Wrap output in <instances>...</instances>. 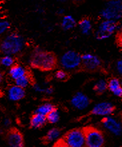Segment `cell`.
<instances>
[{"mask_svg": "<svg viewBox=\"0 0 122 147\" xmlns=\"http://www.w3.org/2000/svg\"><path fill=\"white\" fill-rule=\"evenodd\" d=\"M57 58L54 54L40 48L34 50L29 59V64L32 67L43 72L54 70L57 66Z\"/></svg>", "mask_w": 122, "mask_h": 147, "instance_id": "6da1fadb", "label": "cell"}, {"mask_svg": "<svg viewBox=\"0 0 122 147\" xmlns=\"http://www.w3.org/2000/svg\"><path fill=\"white\" fill-rule=\"evenodd\" d=\"M25 42L23 37L15 32L6 36L0 43V50L5 55H16L23 50Z\"/></svg>", "mask_w": 122, "mask_h": 147, "instance_id": "7a4b0ae2", "label": "cell"}, {"mask_svg": "<svg viewBox=\"0 0 122 147\" xmlns=\"http://www.w3.org/2000/svg\"><path fill=\"white\" fill-rule=\"evenodd\" d=\"M85 144V135L83 128H75L67 132L55 142L57 147H82Z\"/></svg>", "mask_w": 122, "mask_h": 147, "instance_id": "3957f363", "label": "cell"}, {"mask_svg": "<svg viewBox=\"0 0 122 147\" xmlns=\"http://www.w3.org/2000/svg\"><path fill=\"white\" fill-rule=\"evenodd\" d=\"M100 16L103 20L117 22L122 18L121 0H109L101 9Z\"/></svg>", "mask_w": 122, "mask_h": 147, "instance_id": "277c9868", "label": "cell"}, {"mask_svg": "<svg viewBox=\"0 0 122 147\" xmlns=\"http://www.w3.org/2000/svg\"><path fill=\"white\" fill-rule=\"evenodd\" d=\"M85 135V144L88 147H101L105 140L103 132L93 126H86L83 128Z\"/></svg>", "mask_w": 122, "mask_h": 147, "instance_id": "5b68a950", "label": "cell"}, {"mask_svg": "<svg viewBox=\"0 0 122 147\" xmlns=\"http://www.w3.org/2000/svg\"><path fill=\"white\" fill-rule=\"evenodd\" d=\"M119 26L114 20H103L99 24L95 32V38L98 40H105L110 38L118 29Z\"/></svg>", "mask_w": 122, "mask_h": 147, "instance_id": "8992f818", "label": "cell"}, {"mask_svg": "<svg viewBox=\"0 0 122 147\" xmlns=\"http://www.w3.org/2000/svg\"><path fill=\"white\" fill-rule=\"evenodd\" d=\"M60 64L66 70H76L81 65V56L76 51H68L61 57Z\"/></svg>", "mask_w": 122, "mask_h": 147, "instance_id": "52a82bcc", "label": "cell"}, {"mask_svg": "<svg viewBox=\"0 0 122 147\" xmlns=\"http://www.w3.org/2000/svg\"><path fill=\"white\" fill-rule=\"evenodd\" d=\"M103 127L113 135L119 136L122 134V124L111 116H105L101 120Z\"/></svg>", "mask_w": 122, "mask_h": 147, "instance_id": "ba28073f", "label": "cell"}, {"mask_svg": "<svg viewBox=\"0 0 122 147\" xmlns=\"http://www.w3.org/2000/svg\"><path fill=\"white\" fill-rule=\"evenodd\" d=\"M81 64L88 71H95L100 68L101 61L95 55L86 53L81 55Z\"/></svg>", "mask_w": 122, "mask_h": 147, "instance_id": "9c48e42d", "label": "cell"}, {"mask_svg": "<svg viewBox=\"0 0 122 147\" xmlns=\"http://www.w3.org/2000/svg\"><path fill=\"white\" fill-rule=\"evenodd\" d=\"M115 109V108L112 103L109 102H102L94 106L91 113L95 116L105 117L111 116L114 112Z\"/></svg>", "mask_w": 122, "mask_h": 147, "instance_id": "30bf717a", "label": "cell"}, {"mask_svg": "<svg viewBox=\"0 0 122 147\" xmlns=\"http://www.w3.org/2000/svg\"><path fill=\"white\" fill-rule=\"evenodd\" d=\"M7 144L12 147H22L24 139L22 134L17 129L10 130L6 136Z\"/></svg>", "mask_w": 122, "mask_h": 147, "instance_id": "8fae6325", "label": "cell"}, {"mask_svg": "<svg viewBox=\"0 0 122 147\" xmlns=\"http://www.w3.org/2000/svg\"><path fill=\"white\" fill-rule=\"evenodd\" d=\"M71 104L75 109L83 110L90 105V100L86 95L82 92H78L71 100Z\"/></svg>", "mask_w": 122, "mask_h": 147, "instance_id": "7c38bea8", "label": "cell"}, {"mask_svg": "<svg viewBox=\"0 0 122 147\" xmlns=\"http://www.w3.org/2000/svg\"><path fill=\"white\" fill-rule=\"evenodd\" d=\"M25 92L24 88L17 85L10 87L7 91V96L11 101L17 102L25 97Z\"/></svg>", "mask_w": 122, "mask_h": 147, "instance_id": "4fadbf2b", "label": "cell"}, {"mask_svg": "<svg viewBox=\"0 0 122 147\" xmlns=\"http://www.w3.org/2000/svg\"><path fill=\"white\" fill-rule=\"evenodd\" d=\"M107 89L116 97L122 98V83L119 80L113 78L107 82Z\"/></svg>", "mask_w": 122, "mask_h": 147, "instance_id": "5bb4252c", "label": "cell"}, {"mask_svg": "<svg viewBox=\"0 0 122 147\" xmlns=\"http://www.w3.org/2000/svg\"><path fill=\"white\" fill-rule=\"evenodd\" d=\"M47 121L46 116L42 115L40 113L36 112L33 116L31 117L30 119V126L34 129H39L42 128L46 124Z\"/></svg>", "mask_w": 122, "mask_h": 147, "instance_id": "9a60e30c", "label": "cell"}, {"mask_svg": "<svg viewBox=\"0 0 122 147\" xmlns=\"http://www.w3.org/2000/svg\"><path fill=\"white\" fill-rule=\"evenodd\" d=\"M62 130L58 128H53L50 129L46 134V136L43 138V143L45 144H48L51 142L56 141L60 138Z\"/></svg>", "mask_w": 122, "mask_h": 147, "instance_id": "2e32d148", "label": "cell"}, {"mask_svg": "<svg viewBox=\"0 0 122 147\" xmlns=\"http://www.w3.org/2000/svg\"><path fill=\"white\" fill-rule=\"evenodd\" d=\"M27 72L26 69L21 65L14 64L9 68V75L11 79L15 80L27 74Z\"/></svg>", "mask_w": 122, "mask_h": 147, "instance_id": "e0dca14e", "label": "cell"}, {"mask_svg": "<svg viewBox=\"0 0 122 147\" xmlns=\"http://www.w3.org/2000/svg\"><path fill=\"white\" fill-rule=\"evenodd\" d=\"M77 25L76 20L72 15H66L62 18L61 26L65 31L73 30Z\"/></svg>", "mask_w": 122, "mask_h": 147, "instance_id": "ac0fdd59", "label": "cell"}, {"mask_svg": "<svg viewBox=\"0 0 122 147\" xmlns=\"http://www.w3.org/2000/svg\"><path fill=\"white\" fill-rule=\"evenodd\" d=\"M81 33L84 35H89L92 30V24L89 18H83L81 20L78 24Z\"/></svg>", "mask_w": 122, "mask_h": 147, "instance_id": "d6986e66", "label": "cell"}, {"mask_svg": "<svg viewBox=\"0 0 122 147\" xmlns=\"http://www.w3.org/2000/svg\"><path fill=\"white\" fill-rule=\"evenodd\" d=\"M93 90L95 92L99 94L104 93L107 90H108L107 89V82L103 79L99 80L95 83L94 87H93Z\"/></svg>", "mask_w": 122, "mask_h": 147, "instance_id": "ffe728a7", "label": "cell"}, {"mask_svg": "<svg viewBox=\"0 0 122 147\" xmlns=\"http://www.w3.org/2000/svg\"><path fill=\"white\" fill-rule=\"evenodd\" d=\"M56 107H55L52 104L45 103L43 104L42 105L40 106V107L37 109V110H36V112H38V113H40L41 114H42V115L46 116L51 111H52Z\"/></svg>", "mask_w": 122, "mask_h": 147, "instance_id": "44dd1931", "label": "cell"}, {"mask_svg": "<svg viewBox=\"0 0 122 147\" xmlns=\"http://www.w3.org/2000/svg\"><path fill=\"white\" fill-rule=\"evenodd\" d=\"M15 84L18 86L25 88L27 86H29L30 84H31V78L29 75L25 74L23 76L15 80Z\"/></svg>", "mask_w": 122, "mask_h": 147, "instance_id": "7402d4cb", "label": "cell"}, {"mask_svg": "<svg viewBox=\"0 0 122 147\" xmlns=\"http://www.w3.org/2000/svg\"><path fill=\"white\" fill-rule=\"evenodd\" d=\"M60 112H59L58 110L56 109V108L46 116L47 121L50 124L57 123L60 120Z\"/></svg>", "mask_w": 122, "mask_h": 147, "instance_id": "603a6c76", "label": "cell"}, {"mask_svg": "<svg viewBox=\"0 0 122 147\" xmlns=\"http://www.w3.org/2000/svg\"><path fill=\"white\" fill-rule=\"evenodd\" d=\"M0 64L5 68H11L15 64V60L11 55H5L0 59Z\"/></svg>", "mask_w": 122, "mask_h": 147, "instance_id": "cb8c5ba5", "label": "cell"}, {"mask_svg": "<svg viewBox=\"0 0 122 147\" xmlns=\"http://www.w3.org/2000/svg\"><path fill=\"white\" fill-rule=\"evenodd\" d=\"M33 88L34 90H35L36 92L38 93H43L45 94H52L54 92V88L51 86L48 87H42L40 85L38 84H35L34 85Z\"/></svg>", "mask_w": 122, "mask_h": 147, "instance_id": "d4e9b609", "label": "cell"}, {"mask_svg": "<svg viewBox=\"0 0 122 147\" xmlns=\"http://www.w3.org/2000/svg\"><path fill=\"white\" fill-rule=\"evenodd\" d=\"M10 28V23L7 20H0V38Z\"/></svg>", "mask_w": 122, "mask_h": 147, "instance_id": "484cf974", "label": "cell"}, {"mask_svg": "<svg viewBox=\"0 0 122 147\" xmlns=\"http://www.w3.org/2000/svg\"><path fill=\"white\" fill-rule=\"evenodd\" d=\"M55 78L60 81H66L69 78V75L64 70H59L55 73Z\"/></svg>", "mask_w": 122, "mask_h": 147, "instance_id": "4316f807", "label": "cell"}, {"mask_svg": "<svg viewBox=\"0 0 122 147\" xmlns=\"http://www.w3.org/2000/svg\"><path fill=\"white\" fill-rule=\"evenodd\" d=\"M116 70L119 74L122 76V59L118 60L116 63Z\"/></svg>", "mask_w": 122, "mask_h": 147, "instance_id": "83f0119b", "label": "cell"}, {"mask_svg": "<svg viewBox=\"0 0 122 147\" xmlns=\"http://www.w3.org/2000/svg\"><path fill=\"white\" fill-rule=\"evenodd\" d=\"M11 120L9 119V118H5L3 119V125L4 127L5 128H8L10 126H11Z\"/></svg>", "mask_w": 122, "mask_h": 147, "instance_id": "f1b7e54d", "label": "cell"}, {"mask_svg": "<svg viewBox=\"0 0 122 147\" xmlns=\"http://www.w3.org/2000/svg\"><path fill=\"white\" fill-rule=\"evenodd\" d=\"M117 44L119 48L122 50V32L119 34L118 38H117Z\"/></svg>", "mask_w": 122, "mask_h": 147, "instance_id": "f546056e", "label": "cell"}, {"mask_svg": "<svg viewBox=\"0 0 122 147\" xmlns=\"http://www.w3.org/2000/svg\"><path fill=\"white\" fill-rule=\"evenodd\" d=\"M2 74H1V70H0V83H1V80H2Z\"/></svg>", "mask_w": 122, "mask_h": 147, "instance_id": "4dcf8cb0", "label": "cell"}, {"mask_svg": "<svg viewBox=\"0 0 122 147\" xmlns=\"http://www.w3.org/2000/svg\"><path fill=\"white\" fill-rule=\"evenodd\" d=\"M58 1H60V2H62V3H64V2H66L68 1V0H58Z\"/></svg>", "mask_w": 122, "mask_h": 147, "instance_id": "1f68e13d", "label": "cell"}, {"mask_svg": "<svg viewBox=\"0 0 122 147\" xmlns=\"http://www.w3.org/2000/svg\"><path fill=\"white\" fill-rule=\"evenodd\" d=\"M74 1H76V2H80L81 1H83V0H74Z\"/></svg>", "mask_w": 122, "mask_h": 147, "instance_id": "d6a6232c", "label": "cell"}, {"mask_svg": "<svg viewBox=\"0 0 122 147\" xmlns=\"http://www.w3.org/2000/svg\"><path fill=\"white\" fill-rule=\"evenodd\" d=\"M121 124H122V114H121Z\"/></svg>", "mask_w": 122, "mask_h": 147, "instance_id": "836d02e7", "label": "cell"}, {"mask_svg": "<svg viewBox=\"0 0 122 147\" xmlns=\"http://www.w3.org/2000/svg\"><path fill=\"white\" fill-rule=\"evenodd\" d=\"M104 1H109V0H104Z\"/></svg>", "mask_w": 122, "mask_h": 147, "instance_id": "e575fe53", "label": "cell"}, {"mask_svg": "<svg viewBox=\"0 0 122 147\" xmlns=\"http://www.w3.org/2000/svg\"><path fill=\"white\" fill-rule=\"evenodd\" d=\"M121 83H122V82H121Z\"/></svg>", "mask_w": 122, "mask_h": 147, "instance_id": "d590c367", "label": "cell"}]
</instances>
